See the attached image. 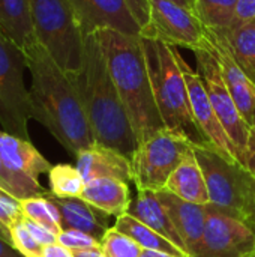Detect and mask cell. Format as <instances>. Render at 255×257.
<instances>
[{
  "label": "cell",
  "instance_id": "5bb4252c",
  "mask_svg": "<svg viewBox=\"0 0 255 257\" xmlns=\"http://www.w3.org/2000/svg\"><path fill=\"white\" fill-rule=\"evenodd\" d=\"M207 44L215 54L224 81L239 108L243 119L252 126L255 111V84L246 75L242 66L237 63L234 54L231 53L230 44L221 29H206Z\"/></svg>",
  "mask_w": 255,
  "mask_h": 257
},
{
  "label": "cell",
  "instance_id": "484cf974",
  "mask_svg": "<svg viewBox=\"0 0 255 257\" xmlns=\"http://www.w3.org/2000/svg\"><path fill=\"white\" fill-rule=\"evenodd\" d=\"M50 193L60 199L81 197L86 181L77 167L71 164H56L48 172Z\"/></svg>",
  "mask_w": 255,
  "mask_h": 257
},
{
  "label": "cell",
  "instance_id": "b9f144b4",
  "mask_svg": "<svg viewBox=\"0 0 255 257\" xmlns=\"http://www.w3.org/2000/svg\"><path fill=\"white\" fill-rule=\"evenodd\" d=\"M0 238H2V239H5V241L11 245V235H9V232H8L2 224H0ZM11 247H12V245H11Z\"/></svg>",
  "mask_w": 255,
  "mask_h": 257
},
{
  "label": "cell",
  "instance_id": "7402d4cb",
  "mask_svg": "<svg viewBox=\"0 0 255 257\" xmlns=\"http://www.w3.org/2000/svg\"><path fill=\"white\" fill-rule=\"evenodd\" d=\"M0 33L24 53L38 42L29 0H0Z\"/></svg>",
  "mask_w": 255,
  "mask_h": 257
},
{
  "label": "cell",
  "instance_id": "52a82bcc",
  "mask_svg": "<svg viewBox=\"0 0 255 257\" xmlns=\"http://www.w3.org/2000/svg\"><path fill=\"white\" fill-rule=\"evenodd\" d=\"M26 53L0 33V125L5 133L29 139L30 95L24 83Z\"/></svg>",
  "mask_w": 255,
  "mask_h": 257
},
{
  "label": "cell",
  "instance_id": "6da1fadb",
  "mask_svg": "<svg viewBox=\"0 0 255 257\" xmlns=\"http://www.w3.org/2000/svg\"><path fill=\"white\" fill-rule=\"evenodd\" d=\"M32 84L30 116L74 157L95 143L78 92L69 77L38 42L26 51Z\"/></svg>",
  "mask_w": 255,
  "mask_h": 257
},
{
  "label": "cell",
  "instance_id": "d590c367",
  "mask_svg": "<svg viewBox=\"0 0 255 257\" xmlns=\"http://www.w3.org/2000/svg\"><path fill=\"white\" fill-rule=\"evenodd\" d=\"M243 167L248 169L255 176V125L251 126L249 136H248V143H246V152H245V161Z\"/></svg>",
  "mask_w": 255,
  "mask_h": 257
},
{
  "label": "cell",
  "instance_id": "1f68e13d",
  "mask_svg": "<svg viewBox=\"0 0 255 257\" xmlns=\"http://www.w3.org/2000/svg\"><path fill=\"white\" fill-rule=\"evenodd\" d=\"M23 217L20 200L0 188V224L9 232V229Z\"/></svg>",
  "mask_w": 255,
  "mask_h": 257
},
{
  "label": "cell",
  "instance_id": "7bdbcfd3",
  "mask_svg": "<svg viewBox=\"0 0 255 257\" xmlns=\"http://www.w3.org/2000/svg\"><path fill=\"white\" fill-rule=\"evenodd\" d=\"M252 229H254V232H255V208H254V227H252Z\"/></svg>",
  "mask_w": 255,
  "mask_h": 257
},
{
  "label": "cell",
  "instance_id": "ac0fdd59",
  "mask_svg": "<svg viewBox=\"0 0 255 257\" xmlns=\"http://www.w3.org/2000/svg\"><path fill=\"white\" fill-rule=\"evenodd\" d=\"M50 197L60 211L63 229H77L86 232L101 242L107 230L111 227L108 224L110 215L93 208L81 197L60 199V197H54L51 193Z\"/></svg>",
  "mask_w": 255,
  "mask_h": 257
},
{
  "label": "cell",
  "instance_id": "83f0119b",
  "mask_svg": "<svg viewBox=\"0 0 255 257\" xmlns=\"http://www.w3.org/2000/svg\"><path fill=\"white\" fill-rule=\"evenodd\" d=\"M0 188L18 200L38 197V196H47L50 193V190H45L39 184L38 179H33L30 176L17 173L8 169L2 160V155H0Z\"/></svg>",
  "mask_w": 255,
  "mask_h": 257
},
{
  "label": "cell",
  "instance_id": "d4e9b609",
  "mask_svg": "<svg viewBox=\"0 0 255 257\" xmlns=\"http://www.w3.org/2000/svg\"><path fill=\"white\" fill-rule=\"evenodd\" d=\"M20 208L26 218L47 227L53 233L59 235L63 230L60 211L57 205L51 200L50 193L47 196L23 199L20 200Z\"/></svg>",
  "mask_w": 255,
  "mask_h": 257
},
{
  "label": "cell",
  "instance_id": "f6af8a7d",
  "mask_svg": "<svg viewBox=\"0 0 255 257\" xmlns=\"http://www.w3.org/2000/svg\"><path fill=\"white\" fill-rule=\"evenodd\" d=\"M254 84H255V78H254Z\"/></svg>",
  "mask_w": 255,
  "mask_h": 257
},
{
  "label": "cell",
  "instance_id": "e0dca14e",
  "mask_svg": "<svg viewBox=\"0 0 255 257\" xmlns=\"http://www.w3.org/2000/svg\"><path fill=\"white\" fill-rule=\"evenodd\" d=\"M0 155L8 169L38 181L42 173H48L53 167L30 140L5 131H0Z\"/></svg>",
  "mask_w": 255,
  "mask_h": 257
},
{
  "label": "cell",
  "instance_id": "8fae6325",
  "mask_svg": "<svg viewBox=\"0 0 255 257\" xmlns=\"http://www.w3.org/2000/svg\"><path fill=\"white\" fill-rule=\"evenodd\" d=\"M255 232L245 223L207 205L203 239L195 257H252Z\"/></svg>",
  "mask_w": 255,
  "mask_h": 257
},
{
  "label": "cell",
  "instance_id": "cb8c5ba5",
  "mask_svg": "<svg viewBox=\"0 0 255 257\" xmlns=\"http://www.w3.org/2000/svg\"><path fill=\"white\" fill-rule=\"evenodd\" d=\"M230 44L237 63L254 81L255 78V20L237 27L221 29Z\"/></svg>",
  "mask_w": 255,
  "mask_h": 257
},
{
  "label": "cell",
  "instance_id": "7a4b0ae2",
  "mask_svg": "<svg viewBox=\"0 0 255 257\" xmlns=\"http://www.w3.org/2000/svg\"><path fill=\"white\" fill-rule=\"evenodd\" d=\"M69 77L81 99L95 143L113 148L131 160L138 140L96 35L86 36L83 66Z\"/></svg>",
  "mask_w": 255,
  "mask_h": 257
},
{
  "label": "cell",
  "instance_id": "8d00e7d4",
  "mask_svg": "<svg viewBox=\"0 0 255 257\" xmlns=\"http://www.w3.org/2000/svg\"><path fill=\"white\" fill-rule=\"evenodd\" d=\"M41 257H74V251L60 245L59 242H56L51 245H45L42 248Z\"/></svg>",
  "mask_w": 255,
  "mask_h": 257
},
{
  "label": "cell",
  "instance_id": "e575fe53",
  "mask_svg": "<svg viewBox=\"0 0 255 257\" xmlns=\"http://www.w3.org/2000/svg\"><path fill=\"white\" fill-rule=\"evenodd\" d=\"M141 30L147 27L150 21V0H126Z\"/></svg>",
  "mask_w": 255,
  "mask_h": 257
},
{
  "label": "cell",
  "instance_id": "f35d334b",
  "mask_svg": "<svg viewBox=\"0 0 255 257\" xmlns=\"http://www.w3.org/2000/svg\"><path fill=\"white\" fill-rule=\"evenodd\" d=\"M74 257H105L101 248H92V250H80L74 251Z\"/></svg>",
  "mask_w": 255,
  "mask_h": 257
},
{
  "label": "cell",
  "instance_id": "60d3db41",
  "mask_svg": "<svg viewBox=\"0 0 255 257\" xmlns=\"http://www.w3.org/2000/svg\"><path fill=\"white\" fill-rule=\"evenodd\" d=\"M167 2L176 3V5H179V6H182V8L188 9V11H192V12H194L195 5H197V0H167Z\"/></svg>",
  "mask_w": 255,
  "mask_h": 257
},
{
  "label": "cell",
  "instance_id": "9c48e42d",
  "mask_svg": "<svg viewBox=\"0 0 255 257\" xmlns=\"http://www.w3.org/2000/svg\"><path fill=\"white\" fill-rule=\"evenodd\" d=\"M194 56L197 59V72L203 80V84L206 87V92L209 95V99L216 111L218 119L221 120L225 133L228 134L231 143L234 145L237 151V157L240 164L243 166L245 161V152H246V143L251 126L243 119L242 113L239 111L219 68V63L209 48V44L206 41L203 48H198L194 51Z\"/></svg>",
  "mask_w": 255,
  "mask_h": 257
},
{
  "label": "cell",
  "instance_id": "8992f818",
  "mask_svg": "<svg viewBox=\"0 0 255 257\" xmlns=\"http://www.w3.org/2000/svg\"><path fill=\"white\" fill-rule=\"evenodd\" d=\"M33 30L39 45L66 72L83 66L84 35L69 0H29Z\"/></svg>",
  "mask_w": 255,
  "mask_h": 257
},
{
  "label": "cell",
  "instance_id": "bcb514c9",
  "mask_svg": "<svg viewBox=\"0 0 255 257\" xmlns=\"http://www.w3.org/2000/svg\"><path fill=\"white\" fill-rule=\"evenodd\" d=\"M252 257H255V254H254V256H252Z\"/></svg>",
  "mask_w": 255,
  "mask_h": 257
},
{
  "label": "cell",
  "instance_id": "f1b7e54d",
  "mask_svg": "<svg viewBox=\"0 0 255 257\" xmlns=\"http://www.w3.org/2000/svg\"><path fill=\"white\" fill-rule=\"evenodd\" d=\"M99 248L105 257H140L143 250L134 239L119 232L114 226L107 230Z\"/></svg>",
  "mask_w": 255,
  "mask_h": 257
},
{
  "label": "cell",
  "instance_id": "5b68a950",
  "mask_svg": "<svg viewBox=\"0 0 255 257\" xmlns=\"http://www.w3.org/2000/svg\"><path fill=\"white\" fill-rule=\"evenodd\" d=\"M203 170L209 206L254 227L255 176L240 163L225 157L210 143H192ZM254 230V229H252Z\"/></svg>",
  "mask_w": 255,
  "mask_h": 257
},
{
  "label": "cell",
  "instance_id": "277c9868",
  "mask_svg": "<svg viewBox=\"0 0 255 257\" xmlns=\"http://www.w3.org/2000/svg\"><path fill=\"white\" fill-rule=\"evenodd\" d=\"M141 42L155 99L165 128L185 134L194 143H206L191 111L177 47L150 38H141Z\"/></svg>",
  "mask_w": 255,
  "mask_h": 257
},
{
  "label": "cell",
  "instance_id": "603a6c76",
  "mask_svg": "<svg viewBox=\"0 0 255 257\" xmlns=\"http://www.w3.org/2000/svg\"><path fill=\"white\" fill-rule=\"evenodd\" d=\"M114 227L119 232L128 235L131 239H134L143 250H158V251H165V253H171L176 256H188L180 248H177L173 242H170L168 239H165L164 236H161L159 233H156L146 224H143L140 220H137L131 214H123L117 217Z\"/></svg>",
  "mask_w": 255,
  "mask_h": 257
},
{
  "label": "cell",
  "instance_id": "7c38bea8",
  "mask_svg": "<svg viewBox=\"0 0 255 257\" xmlns=\"http://www.w3.org/2000/svg\"><path fill=\"white\" fill-rule=\"evenodd\" d=\"M179 63H180V69H182L185 81H186L191 111H192L194 120H195L201 136L204 137V140L207 143L213 145L225 157L240 163L234 145L231 143L228 134L225 133L221 120L216 116V111H215V108H213V105H212V102L209 99V95L206 92V87L203 84L201 77L180 56V53H179Z\"/></svg>",
  "mask_w": 255,
  "mask_h": 257
},
{
  "label": "cell",
  "instance_id": "4fadbf2b",
  "mask_svg": "<svg viewBox=\"0 0 255 257\" xmlns=\"http://www.w3.org/2000/svg\"><path fill=\"white\" fill-rule=\"evenodd\" d=\"M78 26L86 36L110 29L128 36H141L143 30L126 0H69Z\"/></svg>",
  "mask_w": 255,
  "mask_h": 257
},
{
  "label": "cell",
  "instance_id": "3957f363",
  "mask_svg": "<svg viewBox=\"0 0 255 257\" xmlns=\"http://www.w3.org/2000/svg\"><path fill=\"white\" fill-rule=\"evenodd\" d=\"M95 35L138 145H141L165 128L155 99L141 36H128L110 29L99 30Z\"/></svg>",
  "mask_w": 255,
  "mask_h": 257
},
{
  "label": "cell",
  "instance_id": "f546056e",
  "mask_svg": "<svg viewBox=\"0 0 255 257\" xmlns=\"http://www.w3.org/2000/svg\"><path fill=\"white\" fill-rule=\"evenodd\" d=\"M11 245L15 251H18L23 257H41L42 245L33 238L29 229L23 223V217L9 229Z\"/></svg>",
  "mask_w": 255,
  "mask_h": 257
},
{
  "label": "cell",
  "instance_id": "ffe728a7",
  "mask_svg": "<svg viewBox=\"0 0 255 257\" xmlns=\"http://www.w3.org/2000/svg\"><path fill=\"white\" fill-rule=\"evenodd\" d=\"M165 190H168L171 194L185 202L203 206L209 205V191L206 179L192 149L173 172L165 185Z\"/></svg>",
  "mask_w": 255,
  "mask_h": 257
},
{
  "label": "cell",
  "instance_id": "ba28073f",
  "mask_svg": "<svg viewBox=\"0 0 255 257\" xmlns=\"http://www.w3.org/2000/svg\"><path fill=\"white\" fill-rule=\"evenodd\" d=\"M192 143L185 134L164 128L138 145L131 157L132 182L137 190H164L173 172L191 152Z\"/></svg>",
  "mask_w": 255,
  "mask_h": 257
},
{
  "label": "cell",
  "instance_id": "d6a6232c",
  "mask_svg": "<svg viewBox=\"0 0 255 257\" xmlns=\"http://www.w3.org/2000/svg\"><path fill=\"white\" fill-rule=\"evenodd\" d=\"M255 20V0H237L236 11L230 27H237ZM227 27V29H230Z\"/></svg>",
  "mask_w": 255,
  "mask_h": 257
},
{
  "label": "cell",
  "instance_id": "4dcf8cb0",
  "mask_svg": "<svg viewBox=\"0 0 255 257\" xmlns=\"http://www.w3.org/2000/svg\"><path fill=\"white\" fill-rule=\"evenodd\" d=\"M57 242L71 251H80V250H92L99 248L101 242L93 238L92 235L77 230V229H63L57 235Z\"/></svg>",
  "mask_w": 255,
  "mask_h": 257
},
{
  "label": "cell",
  "instance_id": "ee69618b",
  "mask_svg": "<svg viewBox=\"0 0 255 257\" xmlns=\"http://www.w3.org/2000/svg\"><path fill=\"white\" fill-rule=\"evenodd\" d=\"M252 125H255V111H254V120H252Z\"/></svg>",
  "mask_w": 255,
  "mask_h": 257
},
{
  "label": "cell",
  "instance_id": "9a60e30c",
  "mask_svg": "<svg viewBox=\"0 0 255 257\" xmlns=\"http://www.w3.org/2000/svg\"><path fill=\"white\" fill-rule=\"evenodd\" d=\"M155 193L164 205L176 232L179 233L186 254L189 257H195L206 227L207 206L185 202L165 188Z\"/></svg>",
  "mask_w": 255,
  "mask_h": 257
},
{
  "label": "cell",
  "instance_id": "d6986e66",
  "mask_svg": "<svg viewBox=\"0 0 255 257\" xmlns=\"http://www.w3.org/2000/svg\"><path fill=\"white\" fill-rule=\"evenodd\" d=\"M81 199L93 208L116 218L128 214L132 203L129 184L113 178H101L87 182Z\"/></svg>",
  "mask_w": 255,
  "mask_h": 257
},
{
  "label": "cell",
  "instance_id": "44dd1931",
  "mask_svg": "<svg viewBox=\"0 0 255 257\" xmlns=\"http://www.w3.org/2000/svg\"><path fill=\"white\" fill-rule=\"evenodd\" d=\"M128 214L140 220L143 224H146L147 227H150L152 230H155L156 233H159L170 242H173L177 248H180L186 254L183 242L179 233L176 232L164 205L161 203L155 191L138 190V194L132 200Z\"/></svg>",
  "mask_w": 255,
  "mask_h": 257
},
{
  "label": "cell",
  "instance_id": "ab89813d",
  "mask_svg": "<svg viewBox=\"0 0 255 257\" xmlns=\"http://www.w3.org/2000/svg\"><path fill=\"white\" fill-rule=\"evenodd\" d=\"M140 257H188V256H176L171 253H165V251H158V250H141Z\"/></svg>",
  "mask_w": 255,
  "mask_h": 257
},
{
  "label": "cell",
  "instance_id": "74e56055",
  "mask_svg": "<svg viewBox=\"0 0 255 257\" xmlns=\"http://www.w3.org/2000/svg\"><path fill=\"white\" fill-rule=\"evenodd\" d=\"M0 257H23L18 251H15L5 239L0 238Z\"/></svg>",
  "mask_w": 255,
  "mask_h": 257
},
{
  "label": "cell",
  "instance_id": "2e32d148",
  "mask_svg": "<svg viewBox=\"0 0 255 257\" xmlns=\"http://www.w3.org/2000/svg\"><path fill=\"white\" fill-rule=\"evenodd\" d=\"M75 158V167L81 173L86 184L101 178H113L126 184L132 182L131 160L113 148L96 143L92 148L80 152Z\"/></svg>",
  "mask_w": 255,
  "mask_h": 257
},
{
  "label": "cell",
  "instance_id": "30bf717a",
  "mask_svg": "<svg viewBox=\"0 0 255 257\" xmlns=\"http://www.w3.org/2000/svg\"><path fill=\"white\" fill-rule=\"evenodd\" d=\"M141 38L158 39L192 51L203 48L207 41L206 27L198 17L167 0H150V21L143 29Z\"/></svg>",
  "mask_w": 255,
  "mask_h": 257
},
{
  "label": "cell",
  "instance_id": "4316f807",
  "mask_svg": "<svg viewBox=\"0 0 255 257\" xmlns=\"http://www.w3.org/2000/svg\"><path fill=\"white\" fill-rule=\"evenodd\" d=\"M237 0H197L194 14L206 29L230 27Z\"/></svg>",
  "mask_w": 255,
  "mask_h": 257
},
{
  "label": "cell",
  "instance_id": "836d02e7",
  "mask_svg": "<svg viewBox=\"0 0 255 257\" xmlns=\"http://www.w3.org/2000/svg\"><path fill=\"white\" fill-rule=\"evenodd\" d=\"M23 223H24V226L29 229V232L33 235V238H35L42 247L51 245V244H56V242H57V235L53 233L51 230H48L47 227H44V226H41V224H38V223L29 220V218H26L24 215H23Z\"/></svg>",
  "mask_w": 255,
  "mask_h": 257
}]
</instances>
